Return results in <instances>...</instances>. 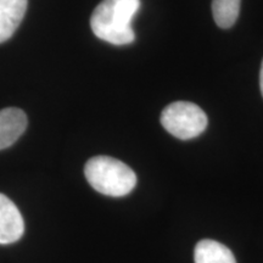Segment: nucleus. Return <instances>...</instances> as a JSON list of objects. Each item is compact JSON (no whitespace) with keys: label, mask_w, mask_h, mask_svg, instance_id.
<instances>
[{"label":"nucleus","mask_w":263,"mask_h":263,"mask_svg":"<svg viewBox=\"0 0 263 263\" xmlns=\"http://www.w3.org/2000/svg\"><path fill=\"white\" fill-rule=\"evenodd\" d=\"M206 114L201 107L188 101H177L163 108L161 124L173 137L189 140L199 137L206 129Z\"/></svg>","instance_id":"7ed1b4c3"},{"label":"nucleus","mask_w":263,"mask_h":263,"mask_svg":"<svg viewBox=\"0 0 263 263\" xmlns=\"http://www.w3.org/2000/svg\"><path fill=\"white\" fill-rule=\"evenodd\" d=\"M259 88H261V93L263 97V61L261 66V72H259Z\"/></svg>","instance_id":"1a4fd4ad"},{"label":"nucleus","mask_w":263,"mask_h":263,"mask_svg":"<svg viewBox=\"0 0 263 263\" xmlns=\"http://www.w3.org/2000/svg\"><path fill=\"white\" fill-rule=\"evenodd\" d=\"M28 120L22 110L8 107L0 110V150L11 146L27 128Z\"/></svg>","instance_id":"39448f33"},{"label":"nucleus","mask_w":263,"mask_h":263,"mask_svg":"<svg viewBox=\"0 0 263 263\" xmlns=\"http://www.w3.org/2000/svg\"><path fill=\"white\" fill-rule=\"evenodd\" d=\"M84 174L91 188L107 196H126L137 185L134 171L110 156L91 157L85 163Z\"/></svg>","instance_id":"f03ea898"},{"label":"nucleus","mask_w":263,"mask_h":263,"mask_svg":"<svg viewBox=\"0 0 263 263\" xmlns=\"http://www.w3.org/2000/svg\"><path fill=\"white\" fill-rule=\"evenodd\" d=\"M139 8L140 0H103L91 15V31L110 44H130L136 39L132 20Z\"/></svg>","instance_id":"f257e3e1"},{"label":"nucleus","mask_w":263,"mask_h":263,"mask_svg":"<svg viewBox=\"0 0 263 263\" xmlns=\"http://www.w3.org/2000/svg\"><path fill=\"white\" fill-rule=\"evenodd\" d=\"M25 233L21 212L8 196L0 194V244H14Z\"/></svg>","instance_id":"20e7f679"},{"label":"nucleus","mask_w":263,"mask_h":263,"mask_svg":"<svg viewBox=\"0 0 263 263\" xmlns=\"http://www.w3.org/2000/svg\"><path fill=\"white\" fill-rule=\"evenodd\" d=\"M28 0H0V43L12 37L25 17Z\"/></svg>","instance_id":"423d86ee"},{"label":"nucleus","mask_w":263,"mask_h":263,"mask_svg":"<svg viewBox=\"0 0 263 263\" xmlns=\"http://www.w3.org/2000/svg\"><path fill=\"white\" fill-rule=\"evenodd\" d=\"M241 0H212V14L216 25L223 29L234 26L239 17Z\"/></svg>","instance_id":"6e6552de"},{"label":"nucleus","mask_w":263,"mask_h":263,"mask_svg":"<svg viewBox=\"0 0 263 263\" xmlns=\"http://www.w3.org/2000/svg\"><path fill=\"white\" fill-rule=\"evenodd\" d=\"M194 258L195 263H236L234 255L226 245L210 239L197 242Z\"/></svg>","instance_id":"0eeeda50"}]
</instances>
